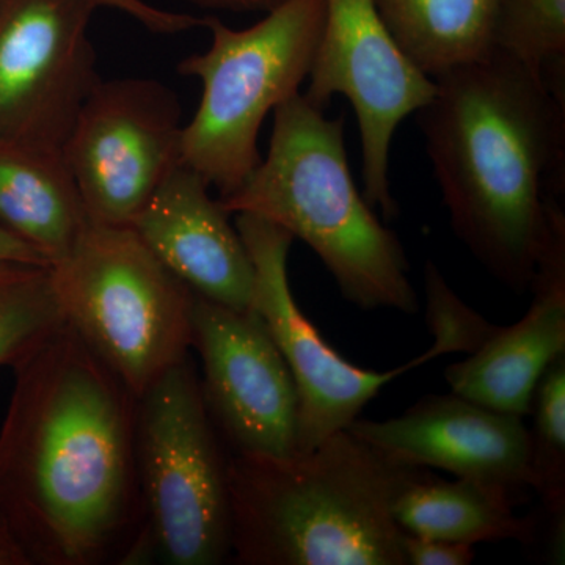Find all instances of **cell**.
<instances>
[{
	"instance_id": "cell-1",
	"label": "cell",
	"mask_w": 565,
	"mask_h": 565,
	"mask_svg": "<svg viewBox=\"0 0 565 565\" xmlns=\"http://www.w3.org/2000/svg\"><path fill=\"white\" fill-rule=\"evenodd\" d=\"M0 512L31 565H128L152 546L137 399L68 322L13 367Z\"/></svg>"
},
{
	"instance_id": "cell-2",
	"label": "cell",
	"mask_w": 565,
	"mask_h": 565,
	"mask_svg": "<svg viewBox=\"0 0 565 565\" xmlns=\"http://www.w3.org/2000/svg\"><path fill=\"white\" fill-rule=\"evenodd\" d=\"M434 82L415 115L452 230L526 292L564 195L565 95L497 50Z\"/></svg>"
},
{
	"instance_id": "cell-3",
	"label": "cell",
	"mask_w": 565,
	"mask_h": 565,
	"mask_svg": "<svg viewBox=\"0 0 565 565\" xmlns=\"http://www.w3.org/2000/svg\"><path fill=\"white\" fill-rule=\"evenodd\" d=\"M422 470L348 429L288 459L230 455L232 561L405 565L394 503Z\"/></svg>"
},
{
	"instance_id": "cell-4",
	"label": "cell",
	"mask_w": 565,
	"mask_h": 565,
	"mask_svg": "<svg viewBox=\"0 0 565 565\" xmlns=\"http://www.w3.org/2000/svg\"><path fill=\"white\" fill-rule=\"evenodd\" d=\"M218 200L232 215L266 218L310 245L341 294L362 310H418L401 241L353 181L344 118H327L302 93L274 110L266 158Z\"/></svg>"
},
{
	"instance_id": "cell-5",
	"label": "cell",
	"mask_w": 565,
	"mask_h": 565,
	"mask_svg": "<svg viewBox=\"0 0 565 565\" xmlns=\"http://www.w3.org/2000/svg\"><path fill=\"white\" fill-rule=\"evenodd\" d=\"M327 0H285L247 29L204 18L211 44L178 65L202 84L199 109L182 128L181 161L222 196L262 162L258 137L270 111L310 76L326 25Z\"/></svg>"
},
{
	"instance_id": "cell-6",
	"label": "cell",
	"mask_w": 565,
	"mask_h": 565,
	"mask_svg": "<svg viewBox=\"0 0 565 565\" xmlns=\"http://www.w3.org/2000/svg\"><path fill=\"white\" fill-rule=\"evenodd\" d=\"M50 270L65 321L136 399L191 355L193 292L131 226L88 223Z\"/></svg>"
},
{
	"instance_id": "cell-7",
	"label": "cell",
	"mask_w": 565,
	"mask_h": 565,
	"mask_svg": "<svg viewBox=\"0 0 565 565\" xmlns=\"http://www.w3.org/2000/svg\"><path fill=\"white\" fill-rule=\"evenodd\" d=\"M136 460L152 555L170 565L232 561L230 451L191 355L137 399Z\"/></svg>"
},
{
	"instance_id": "cell-8",
	"label": "cell",
	"mask_w": 565,
	"mask_h": 565,
	"mask_svg": "<svg viewBox=\"0 0 565 565\" xmlns=\"http://www.w3.org/2000/svg\"><path fill=\"white\" fill-rule=\"evenodd\" d=\"M182 107L156 79L99 81L62 154L95 225L131 226L181 162Z\"/></svg>"
},
{
	"instance_id": "cell-9",
	"label": "cell",
	"mask_w": 565,
	"mask_h": 565,
	"mask_svg": "<svg viewBox=\"0 0 565 565\" xmlns=\"http://www.w3.org/2000/svg\"><path fill=\"white\" fill-rule=\"evenodd\" d=\"M102 0H0V140L62 151L99 77Z\"/></svg>"
},
{
	"instance_id": "cell-10",
	"label": "cell",
	"mask_w": 565,
	"mask_h": 565,
	"mask_svg": "<svg viewBox=\"0 0 565 565\" xmlns=\"http://www.w3.org/2000/svg\"><path fill=\"white\" fill-rule=\"evenodd\" d=\"M308 103L326 110L333 96L351 103L363 154L364 199L386 218L397 215L390 188V147L401 122L433 98L435 82L415 68L396 44L374 0H327L326 25Z\"/></svg>"
},
{
	"instance_id": "cell-11",
	"label": "cell",
	"mask_w": 565,
	"mask_h": 565,
	"mask_svg": "<svg viewBox=\"0 0 565 565\" xmlns=\"http://www.w3.org/2000/svg\"><path fill=\"white\" fill-rule=\"evenodd\" d=\"M253 264L252 308L288 364L299 399L297 455L308 452L330 435L348 429L364 405L397 375L438 359L434 348L396 370L375 373L349 363L323 341L294 299L288 255L294 236L252 214H234Z\"/></svg>"
},
{
	"instance_id": "cell-12",
	"label": "cell",
	"mask_w": 565,
	"mask_h": 565,
	"mask_svg": "<svg viewBox=\"0 0 565 565\" xmlns=\"http://www.w3.org/2000/svg\"><path fill=\"white\" fill-rule=\"evenodd\" d=\"M192 348L204 404L230 455L296 456V384L258 313L193 294Z\"/></svg>"
},
{
	"instance_id": "cell-13",
	"label": "cell",
	"mask_w": 565,
	"mask_h": 565,
	"mask_svg": "<svg viewBox=\"0 0 565 565\" xmlns=\"http://www.w3.org/2000/svg\"><path fill=\"white\" fill-rule=\"evenodd\" d=\"M348 430L396 462L503 487L520 503L531 489L523 416L493 411L455 392L423 397L385 422L356 418Z\"/></svg>"
},
{
	"instance_id": "cell-14",
	"label": "cell",
	"mask_w": 565,
	"mask_h": 565,
	"mask_svg": "<svg viewBox=\"0 0 565 565\" xmlns=\"http://www.w3.org/2000/svg\"><path fill=\"white\" fill-rule=\"evenodd\" d=\"M210 191L202 174L181 161L131 228L193 294L234 310H250V255L232 214Z\"/></svg>"
},
{
	"instance_id": "cell-15",
	"label": "cell",
	"mask_w": 565,
	"mask_h": 565,
	"mask_svg": "<svg viewBox=\"0 0 565 565\" xmlns=\"http://www.w3.org/2000/svg\"><path fill=\"white\" fill-rule=\"evenodd\" d=\"M530 289L533 302L522 321L498 326L470 359L446 370L452 392L493 411L525 416L539 379L565 353V212L559 204Z\"/></svg>"
},
{
	"instance_id": "cell-16",
	"label": "cell",
	"mask_w": 565,
	"mask_h": 565,
	"mask_svg": "<svg viewBox=\"0 0 565 565\" xmlns=\"http://www.w3.org/2000/svg\"><path fill=\"white\" fill-rule=\"evenodd\" d=\"M88 223L62 151L0 140V226L54 264Z\"/></svg>"
},
{
	"instance_id": "cell-17",
	"label": "cell",
	"mask_w": 565,
	"mask_h": 565,
	"mask_svg": "<svg viewBox=\"0 0 565 565\" xmlns=\"http://www.w3.org/2000/svg\"><path fill=\"white\" fill-rule=\"evenodd\" d=\"M516 504L503 487L470 478L445 481L424 468L397 497L394 519L405 534L419 537L471 546L498 541L531 545L539 523L515 515Z\"/></svg>"
},
{
	"instance_id": "cell-18",
	"label": "cell",
	"mask_w": 565,
	"mask_h": 565,
	"mask_svg": "<svg viewBox=\"0 0 565 565\" xmlns=\"http://www.w3.org/2000/svg\"><path fill=\"white\" fill-rule=\"evenodd\" d=\"M397 50L437 79L494 51L497 0H374Z\"/></svg>"
},
{
	"instance_id": "cell-19",
	"label": "cell",
	"mask_w": 565,
	"mask_h": 565,
	"mask_svg": "<svg viewBox=\"0 0 565 565\" xmlns=\"http://www.w3.org/2000/svg\"><path fill=\"white\" fill-rule=\"evenodd\" d=\"M534 416L527 452L530 487L541 497L548 516L553 556L563 557L565 526V353L546 367L535 386Z\"/></svg>"
},
{
	"instance_id": "cell-20",
	"label": "cell",
	"mask_w": 565,
	"mask_h": 565,
	"mask_svg": "<svg viewBox=\"0 0 565 565\" xmlns=\"http://www.w3.org/2000/svg\"><path fill=\"white\" fill-rule=\"evenodd\" d=\"M50 267L0 264V366L13 370L66 322Z\"/></svg>"
},
{
	"instance_id": "cell-21",
	"label": "cell",
	"mask_w": 565,
	"mask_h": 565,
	"mask_svg": "<svg viewBox=\"0 0 565 565\" xmlns=\"http://www.w3.org/2000/svg\"><path fill=\"white\" fill-rule=\"evenodd\" d=\"M493 47L565 95V0H497Z\"/></svg>"
},
{
	"instance_id": "cell-22",
	"label": "cell",
	"mask_w": 565,
	"mask_h": 565,
	"mask_svg": "<svg viewBox=\"0 0 565 565\" xmlns=\"http://www.w3.org/2000/svg\"><path fill=\"white\" fill-rule=\"evenodd\" d=\"M426 292L427 321L435 337L434 348L440 355L473 353L497 332L498 326L468 308L430 262L426 264Z\"/></svg>"
},
{
	"instance_id": "cell-23",
	"label": "cell",
	"mask_w": 565,
	"mask_h": 565,
	"mask_svg": "<svg viewBox=\"0 0 565 565\" xmlns=\"http://www.w3.org/2000/svg\"><path fill=\"white\" fill-rule=\"evenodd\" d=\"M405 565H468L475 561L471 545L404 534Z\"/></svg>"
},
{
	"instance_id": "cell-24",
	"label": "cell",
	"mask_w": 565,
	"mask_h": 565,
	"mask_svg": "<svg viewBox=\"0 0 565 565\" xmlns=\"http://www.w3.org/2000/svg\"><path fill=\"white\" fill-rule=\"evenodd\" d=\"M0 264H32V266H51L39 250L0 226Z\"/></svg>"
},
{
	"instance_id": "cell-25",
	"label": "cell",
	"mask_w": 565,
	"mask_h": 565,
	"mask_svg": "<svg viewBox=\"0 0 565 565\" xmlns=\"http://www.w3.org/2000/svg\"><path fill=\"white\" fill-rule=\"evenodd\" d=\"M207 10L234 11V13H267L285 0H189Z\"/></svg>"
},
{
	"instance_id": "cell-26",
	"label": "cell",
	"mask_w": 565,
	"mask_h": 565,
	"mask_svg": "<svg viewBox=\"0 0 565 565\" xmlns=\"http://www.w3.org/2000/svg\"><path fill=\"white\" fill-rule=\"evenodd\" d=\"M0 565H31L22 552L13 533H11L6 516L0 512Z\"/></svg>"
},
{
	"instance_id": "cell-27",
	"label": "cell",
	"mask_w": 565,
	"mask_h": 565,
	"mask_svg": "<svg viewBox=\"0 0 565 565\" xmlns=\"http://www.w3.org/2000/svg\"><path fill=\"white\" fill-rule=\"evenodd\" d=\"M104 9L121 11V13H131L136 10L137 0H102Z\"/></svg>"
}]
</instances>
